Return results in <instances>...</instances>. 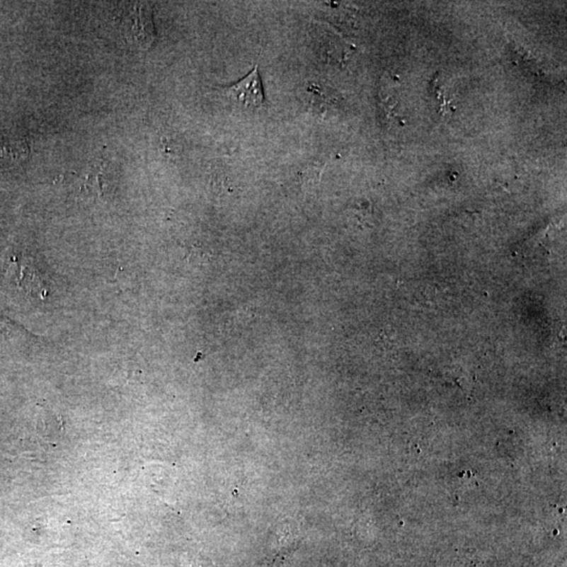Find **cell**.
I'll return each mask as SVG.
<instances>
[{
    "label": "cell",
    "mask_w": 567,
    "mask_h": 567,
    "mask_svg": "<svg viewBox=\"0 0 567 567\" xmlns=\"http://www.w3.org/2000/svg\"><path fill=\"white\" fill-rule=\"evenodd\" d=\"M223 93L232 101L242 104L245 108H258L263 105L265 100L262 80H260L258 67L253 69L236 84L229 86H223Z\"/></svg>",
    "instance_id": "cell-1"
}]
</instances>
